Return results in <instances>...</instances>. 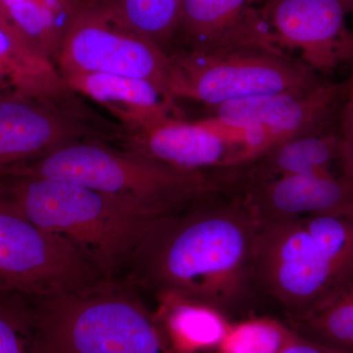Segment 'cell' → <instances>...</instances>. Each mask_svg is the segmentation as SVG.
<instances>
[{
  "mask_svg": "<svg viewBox=\"0 0 353 353\" xmlns=\"http://www.w3.org/2000/svg\"><path fill=\"white\" fill-rule=\"evenodd\" d=\"M226 190L152 221L128 266V282L178 294L229 316L255 287L262 222L245 192Z\"/></svg>",
  "mask_w": 353,
  "mask_h": 353,
  "instance_id": "1",
  "label": "cell"
},
{
  "mask_svg": "<svg viewBox=\"0 0 353 353\" xmlns=\"http://www.w3.org/2000/svg\"><path fill=\"white\" fill-rule=\"evenodd\" d=\"M0 212L67 239L111 280L125 275L146 228L158 218L74 183L9 174L0 175Z\"/></svg>",
  "mask_w": 353,
  "mask_h": 353,
  "instance_id": "2",
  "label": "cell"
},
{
  "mask_svg": "<svg viewBox=\"0 0 353 353\" xmlns=\"http://www.w3.org/2000/svg\"><path fill=\"white\" fill-rule=\"evenodd\" d=\"M255 287L287 317L307 314L353 284V215H316L262 225Z\"/></svg>",
  "mask_w": 353,
  "mask_h": 353,
  "instance_id": "3",
  "label": "cell"
},
{
  "mask_svg": "<svg viewBox=\"0 0 353 353\" xmlns=\"http://www.w3.org/2000/svg\"><path fill=\"white\" fill-rule=\"evenodd\" d=\"M6 174L74 183L131 202L157 217L232 188L229 176L179 170L92 141L60 146L0 172Z\"/></svg>",
  "mask_w": 353,
  "mask_h": 353,
  "instance_id": "4",
  "label": "cell"
},
{
  "mask_svg": "<svg viewBox=\"0 0 353 353\" xmlns=\"http://www.w3.org/2000/svg\"><path fill=\"white\" fill-rule=\"evenodd\" d=\"M123 279L32 299L44 353H175L154 313Z\"/></svg>",
  "mask_w": 353,
  "mask_h": 353,
  "instance_id": "5",
  "label": "cell"
},
{
  "mask_svg": "<svg viewBox=\"0 0 353 353\" xmlns=\"http://www.w3.org/2000/svg\"><path fill=\"white\" fill-rule=\"evenodd\" d=\"M169 57L174 99L201 102L209 108L326 82L296 57L273 46H248L212 54L174 51Z\"/></svg>",
  "mask_w": 353,
  "mask_h": 353,
  "instance_id": "6",
  "label": "cell"
},
{
  "mask_svg": "<svg viewBox=\"0 0 353 353\" xmlns=\"http://www.w3.org/2000/svg\"><path fill=\"white\" fill-rule=\"evenodd\" d=\"M53 63L62 78L105 73L141 79L176 101L170 57L128 24L112 1L67 18Z\"/></svg>",
  "mask_w": 353,
  "mask_h": 353,
  "instance_id": "7",
  "label": "cell"
},
{
  "mask_svg": "<svg viewBox=\"0 0 353 353\" xmlns=\"http://www.w3.org/2000/svg\"><path fill=\"white\" fill-rule=\"evenodd\" d=\"M273 145V139L259 128L210 116L196 122L170 118L137 132L127 150L179 170L236 175Z\"/></svg>",
  "mask_w": 353,
  "mask_h": 353,
  "instance_id": "8",
  "label": "cell"
},
{
  "mask_svg": "<svg viewBox=\"0 0 353 353\" xmlns=\"http://www.w3.org/2000/svg\"><path fill=\"white\" fill-rule=\"evenodd\" d=\"M106 280L111 279L67 239L0 212V289L39 299Z\"/></svg>",
  "mask_w": 353,
  "mask_h": 353,
  "instance_id": "9",
  "label": "cell"
},
{
  "mask_svg": "<svg viewBox=\"0 0 353 353\" xmlns=\"http://www.w3.org/2000/svg\"><path fill=\"white\" fill-rule=\"evenodd\" d=\"M272 46L322 76L341 65L353 66V32L343 0H272L259 6Z\"/></svg>",
  "mask_w": 353,
  "mask_h": 353,
  "instance_id": "10",
  "label": "cell"
},
{
  "mask_svg": "<svg viewBox=\"0 0 353 353\" xmlns=\"http://www.w3.org/2000/svg\"><path fill=\"white\" fill-rule=\"evenodd\" d=\"M90 136L74 101L0 95V172Z\"/></svg>",
  "mask_w": 353,
  "mask_h": 353,
  "instance_id": "11",
  "label": "cell"
},
{
  "mask_svg": "<svg viewBox=\"0 0 353 353\" xmlns=\"http://www.w3.org/2000/svg\"><path fill=\"white\" fill-rule=\"evenodd\" d=\"M345 83L326 81L309 90H287L211 108V117L263 130L275 145L307 132L333 128L340 115Z\"/></svg>",
  "mask_w": 353,
  "mask_h": 353,
  "instance_id": "12",
  "label": "cell"
},
{
  "mask_svg": "<svg viewBox=\"0 0 353 353\" xmlns=\"http://www.w3.org/2000/svg\"><path fill=\"white\" fill-rule=\"evenodd\" d=\"M248 46H273L254 0H180L170 54H212Z\"/></svg>",
  "mask_w": 353,
  "mask_h": 353,
  "instance_id": "13",
  "label": "cell"
},
{
  "mask_svg": "<svg viewBox=\"0 0 353 353\" xmlns=\"http://www.w3.org/2000/svg\"><path fill=\"white\" fill-rule=\"evenodd\" d=\"M262 224L316 215H353V171L283 176L240 185Z\"/></svg>",
  "mask_w": 353,
  "mask_h": 353,
  "instance_id": "14",
  "label": "cell"
},
{
  "mask_svg": "<svg viewBox=\"0 0 353 353\" xmlns=\"http://www.w3.org/2000/svg\"><path fill=\"white\" fill-rule=\"evenodd\" d=\"M343 170L353 171V163L339 129L331 128L299 134L272 146L241 172L239 183L248 185L283 176Z\"/></svg>",
  "mask_w": 353,
  "mask_h": 353,
  "instance_id": "15",
  "label": "cell"
},
{
  "mask_svg": "<svg viewBox=\"0 0 353 353\" xmlns=\"http://www.w3.org/2000/svg\"><path fill=\"white\" fill-rule=\"evenodd\" d=\"M63 80L74 92H81L113 109L136 132L170 118H181L176 101L153 83L141 79L113 74L83 73L64 77Z\"/></svg>",
  "mask_w": 353,
  "mask_h": 353,
  "instance_id": "16",
  "label": "cell"
},
{
  "mask_svg": "<svg viewBox=\"0 0 353 353\" xmlns=\"http://www.w3.org/2000/svg\"><path fill=\"white\" fill-rule=\"evenodd\" d=\"M157 299L155 318L175 353H212L231 328L229 316L208 304L178 294Z\"/></svg>",
  "mask_w": 353,
  "mask_h": 353,
  "instance_id": "17",
  "label": "cell"
},
{
  "mask_svg": "<svg viewBox=\"0 0 353 353\" xmlns=\"http://www.w3.org/2000/svg\"><path fill=\"white\" fill-rule=\"evenodd\" d=\"M0 83L24 97H73L54 63L23 32L0 27Z\"/></svg>",
  "mask_w": 353,
  "mask_h": 353,
  "instance_id": "18",
  "label": "cell"
},
{
  "mask_svg": "<svg viewBox=\"0 0 353 353\" xmlns=\"http://www.w3.org/2000/svg\"><path fill=\"white\" fill-rule=\"evenodd\" d=\"M287 318L290 328L304 338L341 353H353V284L321 307Z\"/></svg>",
  "mask_w": 353,
  "mask_h": 353,
  "instance_id": "19",
  "label": "cell"
},
{
  "mask_svg": "<svg viewBox=\"0 0 353 353\" xmlns=\"http://www.w3.org/2000/svg\"><path fill=\"white\" fill-rule=\"evenodd\" d=\"M294 334L287 322L269 316H252L232 322L212 353H281Z\"/></svg>",
  "mask_w": 353,
  "mask_h": 353,
  "instance_id": "20",
  "label": "cell"
},
{
  "mask_svg": "<svg viewBox=\"0 0 353 353\" xmlns=\"http://www.w3.org/2000/svg\"><path fill=\"white\" fill-rule=\"evenodd\" d=\"M113 3L128 24L170 54L180 0H113Z\"/></svg>",
  "mask_w": 353,
  "mask_h": 353,
  "instance_id": "21",
  "label": "cell"
},
{
  "mask_svg": "<svg viewBox=\"0 0 353 353\" xmlns=\"http://www.w3.org/2000/svg\"><path fill=\"white\" fill-rule=\"evenodd\" d=\"M0 353H38L31 297L0 289Z\"/></svg>",
  "mask_w": 353,
  "mask_h": 353,
  "instance_id": "22",
  "label": "cell"
},
{
  "mask_svg": "<svg viewBox=\"0 0 353 353\" xmlns=\"http://www.w3.org/2000/svg\"><path fill=\"white\" fill-rule=\"evenodd\" d=\"M343 83L345 94L339 115V132L353 163V66L350 77Z\"/></svg>",
  "mask_w": 353,
  "mask_h": 353,
  "instance_id": "23",
  "label": "cell"
},
{
  "mask_svg": "<svg viewBox=\"0 0 353 353\" xmlns=\"http://www.w3.org/2000/svg\"><path fill=\"white\" fill-rule=\"evenodd\" d=\"M281 353H341L336 350H332L328 347L320 345L309 340V339L304 338L294 331L292 338L288 341L287 345Z\"/></svg>",
  "mask_w": 353,
  "mask_h": 353,
  "instance_id": "24",
  "label": "cell"
},
{
  "mask_svg": "<svg viewBox=\"0 0 353 353\" xmlns=\"http://www.w3.org/2000/svg\"><path fill=\"white\" fill-rule=\"evenodd\" d=\"M48 1L54 4L59 9L60 12L65 14L67 18H69L112 0H48Z\"/></svg>",
  "mask_w": 353,
  "mask_h": 353,
  "instance_id": "25",
  "label": "cell"
},
{
  "mask_svg": "<svg viewBox=\"0 0 353 353\" xmlns=\"http://www.w3.org/2000/svg\"><path fill=\"white\" fill-rule=\"evenodd\" d=\"M0 27L11 30V31L21 32L15 23H14L12 18H11L3 0H0Z\"/></svg>",
  "mask_w": 353,
  "mask_h": 353,
  "instance_id": "26",
  "label": "cell"
},
{
  "mask_svg": "<svg viewBox=\"0 0 353 353\" xmlns=\"http://www.w3.org/2000/svg\"><path fill=\"white\" fill-rule=\"evenodd\" d=\"M345 6L347 7L348 14L353 15V0H343Z\"/></svg>",
  "mask_w": 353,
  "mask_h": 353,
  "instance_id": "27",
  "label": "cell"
},
{
  "mask_svg": "<svg viewBox=\"0 0 353 353\" xmlns=\"http://www.w3.org/2000/svg\"><path fill=\"white\" fill-rule=\"evenodd\" d=\"M272 1V0H254V4L256 6H261L263 4L268 3V2Z\"/></svg>",
  "mask_w": 353,
  "mask_h": 353,
  "instance_id": "28",
  "label": "cell"
},
{
  "mask_svg": "<svg viewBox=\"0 0 353 353\" xmlns=\"http://www.w3.org/2000/svg\"><path fill=\"white\" fill-rule=\"evenodd\" d=\"M38 353H44V352H39V350H38Z\"/></svg>",
  "mask_w": 353,
  "mask_h": 353,
  "instance_id": "29",
  "label": "cell"
}]
</instances>
